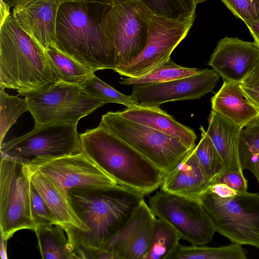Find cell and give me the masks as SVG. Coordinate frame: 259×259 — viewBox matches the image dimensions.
Instances as JSON below:
<instances>
[{"mask_svg":"<svg viewBox=\"0 0 259 259\" xmlns=\"http://www.w3.org/2000/svg\"><path fill=\"white\" fill-rule=\"evenodd\" d=\"M112 7L78 1L61 2L55 47L95 72L115 71V49L103 23Z\"/></svg>","mask_w":259,"mask_h":259,"instance_id":"1","label":"cell"},{"mask_svg":"<svg viewBox=\"0 0 259 259\" xmlns=\"http://www.w3.org/2000/svg\"><path fill=\"white\" fill-rule=\"evenodd\" d=\"M143 194L120 185L99 189H72L68 199L85 230H65L73 246L101 249L128 222L144 200Z\"/></svg>","mask_w":259,"mask_h":259,"instance_id":"2","label":"cell"},{"mask_svg":"<svg viewBox=\"0 0 259 259\" xmlns=\"http://www.w3.org/2000/svg\"><path fill=\"white\" fill-rule=\"evenodd\" d=\"M61 81L46 50L10 15L0 27V87L27 96Z\"/></svg>","mask_w":259,"mask_h":259,"instance_id":"3","label":"cell"},{"mask_svg":"<svg viewBox=\"0 0 259 259\" xmlns=\"http://www.w3.org/2000/svg\"><path fill=\"white\" fill-rule=\"evenodd\" d=\"M83 151L118 185L149 194L161 186L165 172L100 125L80 134Z\"/></svg>","mask_w":259,"mask_h":259,"instance_id":"4","label":"cell"},{"mask_svg":"<svg viewBox=\"0 0 259 259\" xmlns=\"http://www.w3.org/2000/svg\"><path fill=\"white\" fill-rule=\"evenodd\" d=\"M77 123H46L1 144V155L34 166L83 151Z\"/></svg>","mask_w":259,"mask_h":259,"instance_id":"5","label":"cell"},{"mask_svg":"<svg viewBox=\"0 0 259 259\" xmlns=\"http://www.w3.org/2000/svg\"><path fill=\"white\" fill-rule=\"evenodd\" d=\"M198 201L216 231L230 241L259 248V194L245 192L222 198L205 190Z\"/></svg>","mask_w":259,"mask_h":259,"instance_id":"6","label":"cell"},{"mask_svg":"<svg viewBox=\"0 0 259 259\" xmlns=\"http://www.w3.org/2000/svg\"><path fill=\"white\" fill-rule=\"evenodd\" d=\"M129 145L165 173L192 150L178 140L122 117L118 111L102 115L99 125Z\"/></svg>","mask_w":259,"mask_h":259,"instance_id":"7","label":"cell"},{"mask_svg":"<svg viewBox=\"0 0 259 259\" xmlns=\"http://www.w3.org/2000/svg\"><path fill=\"white\" fill-rule=\"evenodd\" d=\"M30 182L27 165L1 155L0 228L5 240L19 230L36 228L31 210Z\"/></svg>","mask_w":259,"mask_h":259,"instance_id":"8","label":"cell"},{"mask_svg":"<svg viewBox=\"0 0 259 259\" xmlns=\"http://www.w3.org/2000/svg\"><path fill=\"white\" fill-rule=\"evenodd\" d=\"M34 126L78 121L104 104L79 85L58 82L47 90L25 96Z\"/></svg>","mask_w":259,"mask_h":259,"instance_id":"9","label":"cell"},{"mask_svg":"<svg viewBox=\"0 0 259 259\" xmlns=\"http://www.w3.org/2000/svg\"><path fill=\"white\" fill-rule=\"evenodd\" d=\"M149 207L156 218L173 227L181 239L192 245H204L217 232L210 217L200 202L162 190L150 197Z\"/></svg>","mask_w":259,"mask_h":259,"instance_id":"10","label":"cell"},{"mask_svg":"<svg viewBox=\"0 0 259 259\" xmlns=\"http://www.w3.org/2000/svg\"><path fill=\"white\" fill-rule=\"evenodd\" d=\"M151 14L139 0H134L112 6L105 15L103 23L114 45L116 69L145 49Z\"/></svg>","mask_w":259,"mask_h":259,"instance_id":"11","label":"cell"},{"mask_svg":"<svg viewBox=\"0 0 259 259\" xmlns=\"http://www.w3.org/2000/svg\"><path fill=\"white\" fill-rule=\"evenodd\" d=\"M195 17L178 20L151 13L147 45L137 57L115 71L126 77H138L170 59L178 45L186 36Z\"/></svg>","mask_w":259,"mask_h":259,"instance_id":"12","label":"cell"},{"mask_svg":"<svg viewBox=\"0 0 259 259\" xmlns=\"http://www.w3.org/2000/svg\"><path fill=\"white\" fill-rule=\"evenodd\" d=\"M28 166L49 178L67 199L72 189L104 188L118 184L83 151Z\"/></svg>","mask_w":259,"mask_h":259,"instance_id":"13","label":"cell"},{"mask_svg":"<svg viewBox=\"0 0 259 259\" xmlns=\"http://www.w3.org/2000/svg\"><path fill=\"white\" fill-rule=\"evenodd\" d=\"M220 77L212 69H199L194 75L167 82L134 85L130 95L139 106L159 107L168 102L199 99L213 91Z\"/></svg>","mask_w":259,"mask_h":259,"instance_id":"14","label":"cell"},{"mask_svg":"<svg viewBox=\"0 0 259 259\" xmlns=\"http://www.w3.org/2000/svg\"><path fill=\"white\" fill-rule=\"evenodd\" d=\"M156 219L144 200L125 225L101 249L114 259H146Z\"/></svg>","mask_w":259,"mask_h":259,"instance_id":"15","label":"cell"},{"mask_svg":"<svg viewBox=\"0 0 259 259\" xmlns=\"http://www.w3.org/2000/svg\"><path fill=\"white\" fill-rule=\"evenodd\" d=\"M259 63V47L254 41L225 36L220 39L208 65L224 80L241 83Z\"/></svg>","mask_w":259,"mask_h":259,"instance_id":"16","label":"cell"},{"mask_svg":"<svg viewBox=\"0 0 259 259\" xmlns=\"http://www.w3.org/2000/svg\"><path fill=\"white\" fill-rule=\"evenodd\" d=\"M60 0H34L13 7L11 15L18 25L45 50L55 47Z\"/></svg>","mask_w":259,"mask_h":259,"instance_id":"17","label":"cell"},{"mask_svg":"<svg viewBox=\"0 0 259 259\" xmlns=\"http://www.w3.org/2000/svg\"><path fill=\"white\" fill-rule=\"evenodd\" d=\"M209 185V180L193 149L172 170L165 174L160 187L165 192L198 200Z\"/></svg>","mask_w":259,"mask_h":259,"instance_id":"18","label":"cell"},{"mask_svg":"<svg viewBox=\"0 0 259 259\" xmlns=\"http://www.w3.org/2000/svg\"><path fill=\"white\" fill-rule=\"evenodd\" d=\"M212 110L244 128L259 120V110L250 102L241 84L224 80L211 99Z\"/></svg>","mask_w":259,"mask_h":259,"instance_id":"19","label":"cell"},{"mask_svg":"<svg viewBox=\"0 0 259 259\" xmlns=\"http://www.w3.org/2000/svg\"><path fill=\"white\" fill-rule=\"evenodd\" d=\"M123 118L173 137L190 149L196 146L194 131L182 124L159 107L137 106L118 111Z\"/></svg>","mask_w":259,"mask_h":259,"instance_id":"20","label":"cell"},{"mask_svg":"<svg viewBox=\"0 0 259 259\" xmlns=\"http://www.w3.org/2000/svg\"><path fill=\"white\" fill-rule=\"evenodd\" d=\"M242 129L229 119L213 110L211 111L206 132L223 161L222 170L243 171L238 155L239 140Z\"/></svg>","mask_w":259,"mask_h":259,"instance_id":"21","label":"cell"},{"mask_svg":"<svg viewBox=\"0 0 259 259\" xmlns=\"http://www.w3.org/2000/svg\"><path fill=\"white\" fill-rule=\"evenodd\" d=\"M28 167L31 182L63 229L73 227L85 230L86 227L75 214L68 199L56 185L39 171Z\"/></svg>","mask_w":259,"mask_h":259,"instance_id":"22","label":"cell"},{"mask_svg":"<svg viewBox=\"0 0 259 259\" xmlns=\"http://www.w3.org/2000/svg\"><path fill=\"white\" fill-rule=\"evenodd\" d=\"M34 231L37 238L38 247L42 258H77L74 246L61 225H38Z\"/></svg>","mask_w":259,"mask_h":259,"instance_id":"23","label":"cell"},{"mask_svg":"<svg viewBox=\"0 0 259 259\" xmlns=\"http://www.w3.org/2000/svg\"><path fill=\"white\" fill-rule=\"evenodd\" d=\"M50 62L61 81L82 87L94 74L91 69L55 47L46 50Z\"/></svg>","mask_w":259,"mask_h":259,"instance_id":"24","label":"cell"},{"mask_svg":"<svg viewBox=\"0 0 259 259\" xmlns=\"http://www.w3.org/2000/svg\"><path fill=\"white\" fill-rule=\"evenodd\" d=\"M242 245L232 242L221 247L179 245L169 259H246Z\"/></svg>","mask_w":259,"mask_h":259,"instance_id":"25","label":"cell"},{"mask_svg":"<svg viewBox=\"0 0 259 259\" xmlns=\"http://www.w3.org/2000/svg\"><path fill=\"white\" fill-rule=\"evenodd\" d=\"M181 239L173 227L156 218L146 259H169L180 244Z\"/></svg>","mask_w":259,"mask_h":259,"instance_id":"26","label":"cell"},{"mask_svg":"<svg viewBox=\"0 0 259 259\" xmlns=\"http://www.w3.org/2000/svg\"><path fill=\"white\" fill-rule=\"evenodd\" d=\"M199 70L179 65L170 59L144 75L126 77L120 83L126 85L161 83L194 75Z\"/></svg>","mask_w":259,"mask_h":259,"instance_id":"27","label":"cell"},{"mask_svg":"<svg viewBox=\"0 0 259 259\" xmlns=\"http://www.w3.org/2000/svg\"><path fill=\"white\" fill-rule=\"evenodd\" d=\"M153 14L185 20L195 17L196 0H139Z\"/></svg>","mask_w":259,"mask_h":259,"instance_id":"28","label":"cell"},{"mask_svg":"<svg viewBox=\"0 0 259 259\" xmlns=\"http://www.w3.org/2000/svg\"><path fill=\"white\" fill-rule=\"evenodd\" d=\"M199 130L201 138L194 148V152L206 176L210 181L223 168V161L211 139L202 126Z\"/></svg>","mask_w":259,"mask_h":259,"instance_id":"29","label":"cell"},{"mask_svg":"<svg viewBox=\"0 0 259 259\" xmlns=\"http://www.w3.org/2000/svg\"><path fill=\"white\" fill-rule=\"evenodd\" d=\"M1 88L0 90V144L9 129L17 119L24 112L29 111L26 99L18 96L7 94Z\"/></svg>","mask_w":259,"mask_h":259,"instance_id":"30","label":"cell"},{"mask_svg":"<svg viewBox=\"0 0 259 259\" xmlns=\"http://www.w3.org/2000/svg\"><path fill=\"white\" fill-rule=\"evenodd\" d=\"M82 87L88 94L98 99L104 104L116 103L123 105L127 108L139 106L131 95L119 92L95 74L87 80Z\"/></svg>","mask_w":259,"mask_h":259,"instance_id":"31","label":"cell"},{"mask_svg":"<svg viewBox=\"0 0 259 259\" xmlns=\"http://www.w3.org/2000/svg\"><path fill=\"white\" fill-rule=\"evenodd\" d=\"M238 155L240 163L259 162V120L242 129Z\"/></svg>","mask_w":259,"mask_h":259,"instance_id":"32","label":"cell"},{"mask_svg":"<svg viewBox=\"0 0 259 259\" xmlns=\"http://www.w3.org/2000/svg\"><path fill=\"white\" fill-rule=\"evenodd\" d=\"M30 196L31 214L36 227L41 225H60L57 218L31 181L30 186Z\"/></svg>","mask_w":259,"mask_h":259,"instance_id":"33","label":"cell"},{"mask_svg":"<svg viewBox=\"0 0 259 259\" xmlns=\"http://www.w3.org/2000/svg\"><path fill=\"white\" fill-rule=\"evenodd\" d=\"M237 18L246 24L259 18V0H221Z\"/></svg>","mask_w":259,"mask_h":259,"instance_id":"34","label":"cell"},{"mask_svg":"<svg viewBox=\"0 0 259 259\" xmlns=\"http://www.w3.org/2000/svg\"><path fill=\"white\" fill-rule=\"evenodd\" d=\"M219 183L226 184L239 193L247 191L248 181L243 171L222 170L210 181L209 185Z\"/></svg>","mask_w":259,"mask_h":259,"instance_id":"35","label":"cell"},{"mask_svg":"<svg viewBox=\"0 0 259 259\" xmlns=\"http://www.w3.org/2000/svg\"><path fill=\"white\" fill-rule=\"evenodd\" d=\"M206 190L225 198L234 196L239 193L226 184L219 183L210 184Z\"/></svg>","mask_w":259,"mask_h":259,"instance_id":"36","label":"cell"},{"mask_svg":"<svg viewBox=\"0 0 259 259\" xmlns=\"http://www.w3.org/2000/svg\"><path fill=\"white\" fill-rule=\"evenodd\" d=\"M243 91L250 102L259 110V87L241 84Z\"/></svg>","mask_w":259,"mask_h":259,"instance_id":"37","label":"cell"},{"mask_svg":"<svg viewBox=\"0 0 259 259\" xmlns=\"http://www.w3.org/2000/svg\"><path fill=\"white\" fill-rule=\"evenodd\" d=\"M134 0H60L61 3L65 1H78L91 3L115 6Z\"/></svg>","mask_w":259,"mask_h":259,"instance_id":"38","label":"cell"},{"mask_svg":"<svg viewBox=\"0 0 259 259\" xmlns=\"http://www.w3.org/2000/svg\"><path fill=\"white\" fill-rule=\"evenodd\" d=\"M254 41L259 47V18L245 24Z\"/></svg>","mask_w":259,"mask_h":259,"instance_id":"39","label":"cell"},{"mask_svg":"<svg viewBox=\"0 0 259 259\" xmlns=\"http://www.w3.org/2000/svg\"><path fill=\"white\" fill-rule=\"evenodd\" d=\"M10 8L8 5L1 0V23L11 15L10 13Z\"/></svg>","mask_w":259,"mask_h":259,"instance_id":"40","label":"cell"},{"mask_svg":"<svg viewBox=\"0 0 259 259\" xmlns=\"http://www.w3.org/2000/svg\"><path fill=\"white\" fill-rule=\"evenodd\" d=\"M1 255L2 258H7L6 256V242L7 240H5L1 238Z\"/></svg>","mask_w":259,"mask_h":259,"instance_id":"41","label":"cell"},{"mask_svg":"<svg viewBox=\"0 0 259 259\" xmlns=\"http://www.w3.org/2000/svg\"><path fill=\"white\" fill-rule=\"evenodd\" d=\"M7 5H8L10 7H14L16 4V3L19 0H2Z\"/></svg>","mask_w":259,"mask_h":259,"instance_id":"42","label":"cell"},{"mask_svg":"<svg viewBox=\"0 0 259 259\" xmlns=\"http://www.w3.org/2000/svg\"><path fill=\"white\" fill-rule=\"evenodd\" d=\"M34 0H19L16 4L15 6H23Z\"/></svg>","mask_w":259,"mask_h":259,"instance_id":"43","label":"cell"},{"mask_svg":"<svg viewBox=\"0 0 259 259\" xmlns=\"http://www.w3.org/2000/svg\"><path fill=\"white\" fill-rule=\"evenodd\" d=\"M196 1L197 2V4H198V3H203V2L208 1V0H196Z\"/></svg>","mask_w":259,"mask_h":259,"instance_id":"44","label":"cell"}]
</instances>
